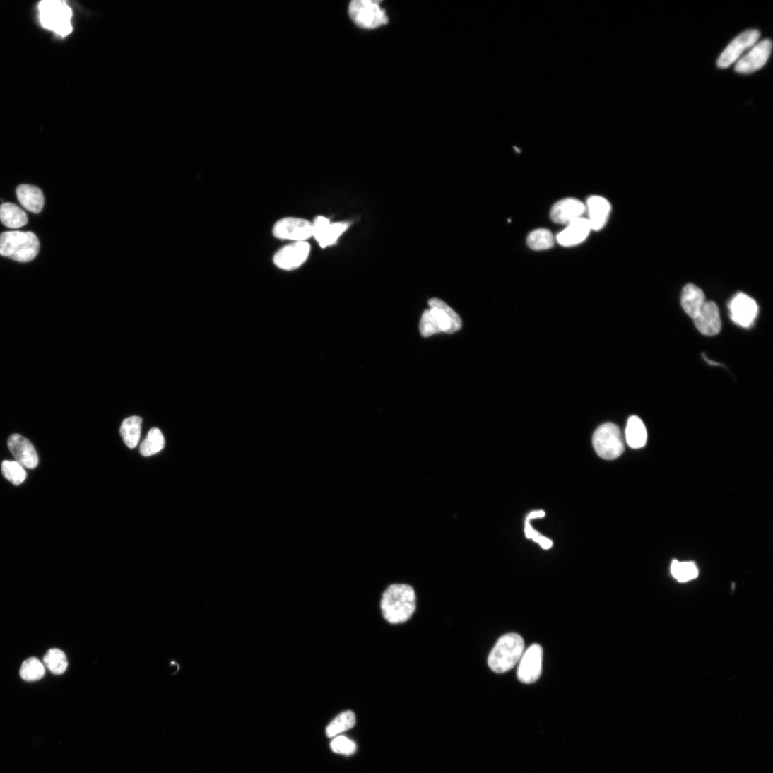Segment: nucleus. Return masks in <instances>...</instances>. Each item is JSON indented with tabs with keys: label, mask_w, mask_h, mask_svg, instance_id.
<instances>
[{
	"label": "nucleus",
	"mask_w": 773,
	"mask_h": 773,
	"mask_svg": "<svg viewBox=\"0 0 773 773\" xmlns=\"http://www.w3.org/2000/svg\"><path fill=\"white\" fill-rule=\"evenodd\" d=\"M760 37L757 30H748L737 36L721 54L716 65L721 69L729 68L748 49L753 47Z\"/></svg>",
	"instance_id": "nucleus-9"
},
{
	"label": "nucleus",
	"mask_w": 773,
	"mask_h": 773,
	"mask_svg": "<svg viewBox=\"0 0 773 773\" xmlns=\"http://www.w3.org/2000/svg\"><path fill=\"white\" fill-rule=\"evenodd\" d=\"M16 192L18 199L24 208L35 213L42 211L45 198L39 188L23 184L17 188Z\"/></svg>",
	"instance_id": "nucleus-21"
},
{
	"label": "nucleus",
	"mask_w": 773,
	"mask_h": 773,
	"mask_svg": "<svg viewBox=\"0 0 773 773\" xmlns=\"http://www.w3.org/2000/svg\"><path fill=\"white\" fill-rule=\"evenodd\" d=\"M592 444L597 455L607 461L619 458L625 451L621 431L618 425L611 423H604L596 430Z\"/></svg>",
	"instance_id": "nucleus-6"
},
{
	"label": "nucleus",
	"mask_w": 773,
	"mask_h": 773,
	"mask_svg": "<svg viewBox=\"0 0 773 773\" xmlns=\"http://www.w3.org/2000/svg\"><path fill=\"white\" fill-rule=\"evenodd\" d=\"M626 439L633 449L643 448L647 440V431L643 421L637 416L629 418L626 427Z\"/></svg>",
	"instance_id": "nucleus-23"
},
{
	"label": "nucleus",
	"mask_w": 773,
	"mask_h": 773,
	"mask_svg": "<svg viewBox=\"0 0 773 773\" xmlns=\"http://www.w3.org/2000/svg\"><path fill=\"white\" fill-rule=\"evenodd\" d=\"M673 576L680 582H686L697 577L699 571L694 562L673 561L671 565Z\"/></svg>",
	"instance_id": "nucleus-30"
},
{
	"label": "nucleus",
	"mask_w": 773,
	"mask_h": 773,
	"mask_svg": "<svg viewBox=\"0 0 773 773\" xmlns=\"http://www.w3.org/2000/svg\"><path fill=\"white\" fill-rule=\"evenodd\" d=\"M586 206L589 211L587 219L591 230H602L608 220L612 210L609 201L601 196H592L588 199Z\"/></svg>",
	"instance_id": "nucleus-18"
},
{
	"label": "nucleus",
	"mask_w": 773,
	"mask_h": 773,
	"mask_svg": "<svg viewBox=\"0 0 773 773\" xmlns=\"http://www.w3.org/2000/svg\"><path fill=\"white\" fill-rule=\"evenodd\" d=\"M273 235L280 240L305 242L313 237L312 223L300 218H285L275 224Z\"/></svg>",
	"instance_id": "nucleus-8"
},
{
	"label": "nucleus",
	"mask_w": 773,
	"mask_h": 773,
	"mask_svg": "<svg viewBox=\"0 0 773 773\" xmlns=\"http://www.w3.org/2000/svg\"><path fill=\"white\" fill-rule=\"evenodd\" d=\"M142 427V418L133 416L124 420L121 427V434L125 444L129 449H135L140 440Z\"/></svg>",
	"instance_id": "nucleus-24"
},
{
	"label": "nucleus",
	"mask_w": 773,
	"mask_h": 773,
	"mask_svg": "<svg viewBox=\"0 0 773 773\" xmlns=\"http://www.w3.org/2000/svg\"><path fill=\"white\" fill-rule=\"evenodd\" d=\"M384 618L393 625L408 621L416 610V595L407 584H393L385 590L381 600Z\"/></svg>",
	"instance_id": "nucleus-1"
},
{
	"label": "nucleus",
	"mask_w": 773,
	"mask_h": 773,
	"mask_svg": "<svg viewBox=\"0 0 773 773\" xmlns=\"http://www.w3.org/2000/svg\"><path fill=\"white\" fill-rule=\"evenodd\" d=\"M772 49V44L769 39H765L756 43L750 51L738 61L735 68L736 71L738 73L750 74L760 70L767 62Z\"/></svg>",
	"instance_id": "nucleus-11"
},
{
	"label": "nucleus",
	"mask_w": 773,
	"mask_h": 773,
	"mask_svg": "<svg viewBox=\"0 0 773 773\" xmlns=\"http://www.w3.org/2000/svg\"><path fill=\"white\" fill-rule=\"evenodd\" d=\"M40 251V242L30 232H7L0 235V255L25 263L33 261Z\"/></svg>",
	"instance_id": "nucleus-4"
},
{
	"label": "nucleus",
	"mask_w": 773,
	"mask_h": 773,
	"mask_svg": "<svg viewBox=\"0 0 773 773\" xmlns=\"http://www.w3.org/2000/svg\"><path fill=\"white\" fill-rule=\"evenodd\" d=\"M10 452L23 468H35L39 463L37 452L31 442L19 434L12 435L8 441Z\"/></svg>",
	"instance_id": "nucleus-15"
},
{
	"label": "nucleus",
	"mask_w": 773,
	"mask_h": 773,
	"mask_svg": "<svg viewBox=\"0 0 773 773\" xmlns=\"http://www.w3.org/2000/svg\"><path fill=\"white\" fill-rule=\"evenodd\" d=\"M430 309L422 315L419 329L424 338L445 333L452 334L462 327L460 316L447 304L438 299L429 301Z\"/></svg>",
	"instance_id": "nucleus-2"
},
{
	"label": "nucleus",
	"mask_w": 773,
	"mask_h": 773,
	"mask_svg": "<svg viewBox=\"0 0 773 773\" xmlns=\"http://www.w3.org/2000/svg\"><path fill=\"white\" fill-rule=\"evenodd\" d=\"M20 675L23 680L32 682L42 679L45 675V666L35 657L27 659L23 663Z\"/></svg>",
	"instance_id": "nucleus-29"
},
{
	"label": "nucleus",
	"mask_w": 773,
	"mask_h": 773,
	"mask_svg": "<svg viewBox=\"0 0 773 773\" xmlns=\"http://www.w3.org/2000/svg\"><path fill=\"white\" fill-rule=\"evenodd\" d=\"M330 747L334 753L346 755H353L357 750L356 744L345 736L336 738L331 743Z\"/></svg>",
	"instance_id": "nucleus-32"
},
{
	"label": "nucleus",
	"mask_w": 773,
	"mask_h": 773,
	"mask_svg": "<svg viewBox=\"0 0 773 773\" xmlns=\"http://www.w3.org/2000/svg\"><path fill=\"white\" fill-rule=\"evenodd\" d=\"M545 513L543 511H535V512H532L531 513H530L527 516L526 519L531 521V520H533V519H536L543 518V517H545Z\"/></svg>",
	"instance_id": "nucleus-34"
},
{
	"label": "nucleus",
	"mask_w": 773,
	"mask_h": 773,
	"mask_svg": "<svg viewBox=\"0 0 773 773\" xmlns=\"http://www.w3.org/2000/svg\"><path fill=\"white\" fill-rule=\"evenodd\" d=\"M693 319L697 329L704 336H714L721 332L722 322L719 308L713 302H706Z\"/></svg>",
	"instance_id": "nucleus-16"
},
{
	"label": "nucleus",
	"mask_w": 773,
	"mask_h": 773,
	"mask_svg": "<svg viewBox=\"0 0 773 773\" xmlns=\"http://www.w3.org/2000/svg\"><path fill=\"white\" fill-rule=\"evenodd\" d=\"M2 473L15 485H21L27 478L25 468L16 461H4L2 464Z\"/></svg>",
	"instance_id": "nucleus-31"
},
{
	"label": "nucleus",
	"mask_w": 773,
	"mask_h": 773,
	"mask_svg": "<svg viewBox=\"0 0 773 773\" xmlns=\"http://www.w3.org/2000/svg\"><path fill=\"white\" fill-rule=\"evenodd\" d=\"M524 647V639L518 634L509 633L502 636L489 654V668L498 674L512 670L520 661Z\"/></svg>",
	"instance_id": "nucleus-3"
},
{
	"label": "nucleus",
	"mask_w": 773,
	"mask_h": 773,
	"mask_svg": "<svg viewBox=\"0 0 773 773\" xmlns=\"http://www.w3.org/2000/svg\"><path fill=\"white\" fill-rule=\"evenodd\" d=\"M591 231L588 219L582 217L567 225V228L558 235L557 240L562 246L572 247L586 240Z\"/></svg>",
	"instance_id": "nucleus-19"
},
{
	"label": "nucleus",
	"mask_w": 773,
	"mask_h": 773,
	"mask_svg": "<svg viewBox=\"0 0 773 773\" xmlns=\"http://www.w3.org/2000/svg\"><path fill=\"white\" fill-rule=\"evenodd\" d=\"M527 243L529 247L533 250H546L554 246L555 237L549 230L538 229L529 235Z\"/></svg>",
	"instance_id": "nucleus-28"
},
{
	"label": "nucleus",
	"mask_w": 773,
	"mask_h": 773,
	"mask_svg": "<svg viewBox=\"0 0 773 773\" xmlns=\"http://www.w3.org/2000/svg\"><path fill=\"white\" fill-rule=\"evenodd\" d=\"M43 661L46 668L55 675L65 673L69 666L66 654L57 648L48 650L44 656Z\"/></svg>",
	"instance_id": "nucleus-25"
},
{
	"label": "nucleus",
	"mask_w": 773,
	"mask_h": 773,
	"mask_svg": "<svg viewBox=\"0 0 773 773\" xmlns=\"http://www.w3.org/2000/svg\"><path fill=\"white\" fill-rule=\"evenodd\" d=\"M349 226L348 223L331 224L328 218L319 216L312 223L313 237L321 248H325L335 244Z\"/></svg>",
	"instance_id": "nucleus-14"
},
{
	"label": "nucleus",
	"mask_w": 773,
	"mask_h": 773,
	"mask_svg": "<svg viewBox=\"0 0 773 773\" xmlns=\"http://www.w3.org/2000/svg\"><path fill=\"white\" fill-rule=\"evenodd\" d=\"M356 724V717L353 712L348 710L340 714L326 729L329 738H334L339 734L352 729Z\"/></svg>",
	"instance_id": "nucleus-26"
},
{
	"label": "nucleus",
	"mask_w": 773,
	"mask_h": 773,
	"mask_svg": "<svg viewBox=\"0 0 773 773\" xmlns=\"http://www.w3.org/2000/svg\"><path fill=\"white\" fill-rule=\"evenodd\" d=\"M0 220L8 228L19 229L28 223L26 213L19 206L11 203L0 206Z\"/></svg>",
	"instance_id": "nucleus-22"
},
{
	"label": "nucleus",
	"mask_w": 773,
	"mask_h": 773,
	"mask_svg": "<svg viewBox=\"0 0 773 773\" xmlns=\"http://www.w3.org/2000/svg\"><path fill=\"white\" fill-rule=\"evenodd\" d=\"M306 242H296L281 249L273 257L276 266L284 270H293L302 266L310 253Z\"/></svg>",
	"instance_id": "nucleus-12"
},
{
	"label": "nucleus",
	"mask_w": 773,
	"mask_h": 773,
	"mask_svg": "<svg viewBox=\"0 0 773 773\" xmlns=\"http://www.w3.org/2000/svg\"><path fill=\"white\" fill-rule=\"evenodd\" d=\"M586 211V206L581 201L567 198L558 201L552 208L550 217L555 223L569 225L573 220L582 218Z\"/></svg>",
	"instance_id": "nucleus-17"
},
{
	"label": "nucleus",
	"mask_w": 773,
	"mask_h": 773,
	"mask_svg": "<svg viewBox=\"0 0 773 773\" xmlns=\"http://www.w3.org/2000/svg\"><path fill=\"white\" fill-rule=\"evenodd\" d=\"M729 308L733 321L745 328L753 324L758 313L757 302L744 293L737 294L731 300Z\"/></svg>",
	"instance_id": "nucleus-13"
},
{
	"label": "nucleus",
	"mask_w": 773,
	"mask_h": 773,
	"mask_svg": "<svg viewBox=\"0 0 773 773\" xmlns=\"http://www.w3.org/2000/svg\"><path fill=\"white\" fill-rule=\"evenodd\" d=\"M349 15L356 25L365 29H375L389 23L380 2L372 0H354L349 6Z\"/></svg>",
	"instance_id": "nucleus-7"
},
{
	"label": "nucleus",
	"mask_w": 773,
	"mask_h": 773,
	"mask_svg": "<svg viewBox=\"0 0 773 773\" xmlns=\"http://www.w3.org/2000/svg\"><path fill=\"white\" fill-rule=\"evenodd\" d=\"M530 521V520L526 519L525 522V535L526 538L538 543L540 546L545 550H548L553 546V541L535 530L531 525Z\"/></svg>",
	"instance_id": "nucleus-33"
},
{
	"label": "nucleus",
	"mask_w": 773,
	"mask_h": 773,
	"mask_svg": "<svg viewBox=\"0 0 773 773\" xmlns=\"http://www.w3.org/2000/svg\"><path fill=\"white\" fill-rule=\"evenodd\" d=\"M38 9L40 23L44 28L52 30L62 37L72 33L73 12L65 1L44 0L40 3Z\"/></svg>",
	"instance_id": "nucleus-5"
},
{
	"label": "nucleus",
	"mask_w": 773,
	"mask_h": 773,
	"mask_svg": "<svg viewBox=\"0 0 773 773\" xmlns=\"http://www.w3.org/2000/svg\"><path fill=\"white\" fill-rule=\"evenodd\" d=\"M165 447V438L160 430L151 428L141 445L142 456L148 457L160 452Z\"/></svg>",
	"instance_id": "nucleus-27"
},
{
	"label": "nucleus",
	"mask_w": 773,
	"mask_h": 773,
	"mask_svg": "<svg viewBox=\"0 0 773 773\" xmlns=\"http://www.w3.org/2000/svg\"><path fill=\"white\" fill-rule=\"evenodd\" d=\"M543 649L538 644L531 645L522 655L518 668V678L524 684L536 683L542 672Z\"/></svg>",
	"instance_id": "nucleus-10"
},
{
	"label": "nucleus",
	"mask_w": 773,
	"mask_h": 773,
	"mask_svg": "<svg viewBox=\"0 0 773 773\" xmlns=\"http://www.w3.org/2000/svg\"><path fill=\"white\" fill-rule=\"evenodd\" d=\"M681 303L685 312L695 319L706 303L704 294L696 285L688 284L683 290Z\"/></svg>",
	"instance_id": "nucleus-20"
}]
</instances>
